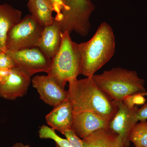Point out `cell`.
<instances>
[{
    "label": "cell",
    "instance_id": "16",
    "mask_svg": "<svg viewBox=\"0 0 147 147\" xmlns=\"http://www.w3.org/2000/svg\"><path fill=\"white\" fill-rule=\"evenodd\" d=\"M27 6L30 15L43 27L53 24L54 11L47 0H28Z\"/></svg>",
    "mask_w": 147,
    "mask_h": 147
},
{
    "label": "cell",
    "instance_id": "11",
    "mask_svg": "<svg viewBox=\"0 0 147 147\" xmlns=\"http://www.w3.org/2000/svg\"><path fill=\"white\" fill-rule=\"evenodd\" d=\"M31 82V77L23 71L14 68L6 82L0 84V97L15 100L26 94Z\"/></svg>",
    "mask_w": 147,
    "mask_h": 147
},
{
    "label": "cell",
    "instance_id": "3",
    "mask_svg": "<svg viewBox=\"0 0 147 147\" xmlns=\"http://www.w3.org/2000/svg\"><path fill=\"white\" fill-rule=\"evenodd\" d=\"M91 77L99 88L116 102H122L128 96L146 92L144 80L134 70L114 67Z\"/></svg>",
    "mask_w": 147,
    "mask_h": 147
},
{
    "label": "cell",
    "instance_id": "4",
    "mask_svg": "<svg viewBox=\"0 0 147 147\" xmlns=\"http://www.w3.org/2000/svg\"><path fill=\"white\" fill-rule=\"evenodd\" d=\"M68 32H62L59 49L52 59L47 75L63 88L67 82L77 79L80 74L81 57L78 43L71 39Z\"/></svg>",
    "mask_w": 147,
    "mask_h": 147
},
{
    "label": "cell",
    "instance_id": "20",
    "mask_svg": "<svg viewBox=\"0 0 147 147\" xmlns=\"http://www.w3.org/2000/svg\"><path fill=\"white\" fill-rule=\"evenodd\" d=\"M73 147H84L82 139L75 133L72 129H68L63 133Z\"/></svg>",
    "mask_w": 147,
    "mask_h": 147
},
{
    "label": "cell",
    "instance_id": "14",
    "mask_svg": "<svg viewBox=\"0 0 147 147\" xmlns=\"http://www.w3.org/2000/svg\"><path fill=\"white\" fill-rule=\"evenodd\" d=\"M21 11L7 4H0V51L5 52L8 32L22 20Z\"/></svg>",
    "mask_w": 147,
    "mask_h": 147
},
{
    "label": "cell",
    "instance_id": "15",
    "mask_svg": "<svg viewBox=\"0 0 147 147\" xmlns=\"http://www.w3.org/2000/svg\"><path fill=\"white\" fill-rule=\"evenodd\" d=\"M82 141L84 147H123L122 138L109 127L94 131Z\"/></svg>",
    "mask_w": 147,
    "mask_h": 147
},
{
    "label": "cell",
    "instance_id": "23",
    "mask_svg": "<svg viewBox=\"0 0 147 147\" xmlns=\"http://www.w3.org/2000/svg\"><path fill=\"white\" fill-rule=\"evenodd\" d=\"M12 69L7 68H0V84H3L8 79Z\"/></svg>",
    "mask_w": 147,
    "mask_h": 147
},
{
    "label": "cell",
    "instance_id": "22",
    "mask_svg": "<svg viewBox=\"0 0 147 147\" xmlns=\"http://www.w3.org/2000/svg\"><path fill=\"white\" fill-rule=\"evenodd\" d=\"M135 118L137 122L145 121L147 119V102L138 109L135 114Z\"/></svg>",
    "mask_w": 147,
    "mask_h": 147
},
{
    "label": "cell",
    "instance_id": "12",
    "mask_svg": "<svg viewBox=\"0 0 147 147\" xmlns=\"http://www.w3.org/2000/svg\"><path fill=\"white\" fill-rule=\"evenodd\" d=\"M62 32L59 22L54 18L53 24L44 27L36 47L47 57L53 59L60 47Z\"/></svg>",
    "mask_w": 147,
    "mask_h": 147
},
{
    "label": "cell",
    "instance_id": "25",
    "mask_svg": "<svg viewBox=\"0 0 147 147\" xmlns=\"http://www.w3.org/2000/svg\"><path fill=\"white\" fill-rule=\"evenodd\" d=\"M56 147H60L59 146H58V145L56 144Z\"/></svg>",
    "mask_w": 147,
    "mask_h": 147
},
{
    "label": "cell",
    "instance_id": "1",
    "mask_svg": "<svg viewBox=\"0 0 147 147\" xmlns=\"http://www.w3.org/2000/svg\"><path fill=\"white\" fill-rule=\"evenodd\" d=\"M67 91L74 114L92 112L110 121L118 110L115 101L99 88L91 77L69 82Z\"/></svg>",
    "mask_w": 147,
    "mask_h": 147
},
{
    "label": "cell",
    "instance_id": "9",
    "mask_svg": "<svg viewBox=\"0 0 147 147\" xmlns=\"http://www.w3.org/2000/svg\"><path fill=\"white\" fill-rule=\"evenodd\" d=\"M116 103L118 110L110 121L109 127L122 138L123 147H129V133L131 128L137 122L135 114L138 108L136 106L133 108H129L122 101Z\"/></svg>",
    "mask_w": 147,
    "mask_h": 147
},
{
    "label": "cell",
    "instance_id": "19",
    "mask_svg": "<svg viewBox=\"0 0 147 147\" xmlns=\"http://www.w3.org/2000/svg\"><path fill=\"white\" fill-rule=\"evenodd\" d=\"M47 1L52 7L53 11L57 13L55 19L59 21L62 18V13L67 10L64 0H47Z\"/></svg>",
    "mask_w": 147,
    "mask_h": 147
},
{
    "label": "cell",
    "instance_id": "21",
    "mask_svg": "<svg viewBox=\"0 0 147 147\" xmlns=\"http://www.w3.org/2000/svg\"><path fill=\"white\" fill-rule=\"evenodd\" d=\"M15 68L11 58L5 52L0 51V68L13 69Z\"/></svg>",
    "mask_w": 147,
    "mask_h": 147
},
{
    "label": "cell",
    "instance_id": "13",
    "mask_svg": "<svg viewBox=\"0 0 147 147\" xmlns=\"http://www.w3.org/2000/svg\"><path fill=\"white\" fill-rule=\"evenodd\" d=\"M74 115L71 103L67 98L54 107L45 117V119L49 127L63 134L65 131L72 129Z\"/></svg>",
    "mask_w": 147,
    "mask_h": 147
},
{
    "label": "cell",
    "instance_id": "10",
    "mask_svg": "<svg viewBox=\"0 0 147 147\" xmlns=\"http://www.w3.org/2000/svg\"><path fill=\"white\" fill-rule=\"evenodd\" d=\"M110 121L94 113L81 112L74 114L72 129L81 139L94 131L109 127Z\"/></svg>",
    "mask_w": 147,
    "mask_h": 147
},
{
    "label": "cell",
    "instance_id": "2",
    "mask_svg": "<svg viewBox=\"0 0 147 147\" xmlns=\"http://www.w3.org/2000/svg\"><path fill=\"white\" fill-rule=\"evenodd\" d=\"M80 74L92 77L112 59L115 52L116 39L113 29L106 22L100 24L95 33L87 42L78 43Z\"/></svg>",
    "mask_w": 147,
    "mask_h": 147
},
{
    "label": "cell",
    "instance_id": "24",
    "mask_svg": "<svg viewBox=\"0 0 147 147\" xmlns=\"http://www.w3.org/2000/svg\"><path fill=\"white\" fill-rule=\"evenodd\" d=\"M11 147H31L29 145L24 144L23 143H17L14 144Z\"/></svg>",
    "mask_w": 147,
    "mask_h": 147
},
{
    "label": "cell",
    "instance_id": "17",
    "mask_svg": "<svg viewBox=\"0 0 147 147\" xmlns=\"http://www.w3.org/2000/svg\"><path fill=\"white\" fill-rule=\"evenodd\" d=\"M129 140L135 147H147V121L134 125L129 133Z\"/></svg>",
    "mask_w": 147,
    "mask_h": 147
},
{
    "label": "cell",
    "instance_id": "5",
    "mask_svg": "<svg viewBox=\"0 0 147 147\" xmlns=\"http://www.w3.org/2000/svg\"><path fill=\"white\" fill-rule=\"evenodd\" d=\"M67 10L62 13L59 24L62 32H74L82 36H86L90 30V19L95 9L91 0H64Z\"/></svg>",
    "mask_w": 147,
    "mask_h": 147
},
{
    "label": "cell",
    "instance_id": "6",
    "mask_svg": "<svg viewBox=\"0 0 147 147\" xmlns=\"http://www.w3.org/2000/svg\"><path fill=\"white\" fill-rule=\"evenodd\" d=\"M44 28L31 15H26L8 32L6 50L17 51L36 47Z\"/></svg>",
    "mask_w": 147,
    "mask_h": 147
},
{
    "label": "cell",
    "instance_id": "26",
    "mask_svg": "<svg viewBox=\"0 0 147 147\" xmlns=\"http://www.w3.org/2000/svg\"></svg>",
    "mask_w": 147,
    "mask_h": 147
},
{
    "label": "cell",
    "instance_id": "18",
    "mask_svg": "<svg viewBox=\"0 0 147 147\" xmlns=\"http://www.w3.org/2000/svg\"><path fill=\"white\" fill-rule=\"evenodd\" d=\"M145 96H147V92L127 96L122 102L129 108H133L135 105H144L146 100Z\"/></svg>",
    "mask_w": 147,
    "mask_h": 147
},
{
    "label": "cell",
    "instance_id": "8",
    "mask_svg": "<svg viewBox=\"0 0 147 147\" xmlns=\"http://www.w3.org/2000/svg\"><path fill=\"white\" fill-rule=\"evenodd\" d=\"M33 87L45 103L55 107L68 98L67 91L56 84L48 75H36L32 80Z\"/></svg>",
    "mask_w": 147,
    "mask_h": 147
},
{
    "label": "cell",
    "instance_id": "7",
    "mask_svg": "<svg viewBox=\"0 0 147 147\" xmlns=\"http://www.w3.org/2000/svg\"><path fill=\"white\" fill-rule=\"evenodd\" d=\"M5 52L13 60L15 68L30 77L39 72L47 74L50 69L52 59L47 57L38 47L17 51L6 50Z\"/></svg>",
    "mask_w": 147,
    "mask_h": 147
}]
</instances>
